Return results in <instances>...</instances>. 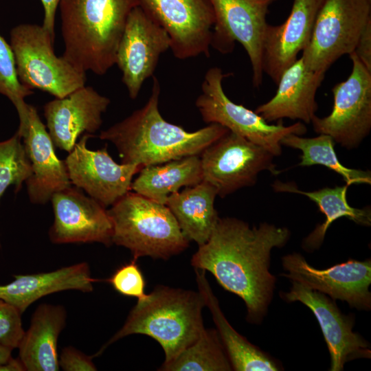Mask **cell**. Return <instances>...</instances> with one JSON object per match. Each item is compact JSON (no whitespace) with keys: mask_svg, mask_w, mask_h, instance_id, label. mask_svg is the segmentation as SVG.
<instances>
[{"mask_svg":"<svg viewBox=\"0 0 371 371\" xmlns=\"http://www.w3.org/2000/svg\"><path fill=\"white\" fill-rule=\"evenodd\" d=\"M284 227L267 223L251 227L236 218H219L208 240L191 259L198 269L210 272L219 284L240 297L247 319L260 324L273 297L276 278L269 271L271 252L286 245Z\"/></svg>","mask_w":371,"mask_h":371,"instance_id":"6da1fadb","label":"cell"},{"mask_svg":"<svg viewBox=\"0 0 371 371\" xmlns=\"http://www.w3.org/2000/svg\"><path fill=\"white\" fill-rule=\"evenodd\" d=\"M160 84L153 77L150 95L144 106L102 131L99 138L111 142L122 164L142 167L199 155L229 130L218 124L193 132L167 122L159 109Z\"/></svg>","mask_w":371,"mask_h":371,"instance_id":"7a4b0ae2","label":"cell"},{"mask_svg":"<svg viewBox=\"0 0 371 371\" xmlns=\"http://www.w3.org/2000/svg\"><path fill=\"white\" fill-rule=\"evenodd\" d=\"M139 0H61L64 57L77 69L104 75L114 65L131 12Z\"/></svg>","mask_w":371,"mask_h":371,"instance_id":"3957f363","label":"cell"},{"mask_svg":"<svg viewBox=\"0 0 371 371\" xmlns=\"http://www.w3.org/2000/svg\"><path fill=\"white\" fill-rule=\"evenodd\" d=\"M204 306L199 291L157 286L144 298L137 300L123 326L95 355L123 337L142 334L161 345L164 363L168 362L196 340L205 328Z\"/></svg>","mask_w":371,"mask_h":371,"instance_id":"277c9868","label":"cell"},{"mask_svg":"<svg viewBox=\"0 0 371 371\" xmlns=\"http://www.w3.org/2000/svg\"><path fill=\"white\" fill-rule=\"evenodd\" d=\"M112 243L128 249L133 258L168 259L184 251L190 240L169 208L128 191L109 210Z\"/></svg>","mask_w":371,"mask_h":371,"instance_id":"5b68a950","label":"cell"},{"mask_svg":"<svg viewBox=\"0 0 371 371\" xmlns=\"http://www.w3.org/2000/svg\"><path fill=\"white\" fill-rule=\"evenodd\" d=\"M54 41L42 25L19 24L10 32V45L19 82L30 90L40 89L63 98L85 86L87 76L56 55Z\"/></svg>","mask_w":371,"mask_h":371,"instance_id":"8992f818","label":"cell"},{"mask_svg":"<svg viewBox=\"0 0 371 371\" xmlns=\"http://www.w3.org/2000/svg\"><path fill=\"white\" fill-rule=\"evenodd\" d=\"M231 74H223L221 68L213 67L205 74L201 93L195 104L203 120L207 124H220L229 131L262 146L273 155L282 153L281 140L294 133L302 135L306 128L300 122L285 126L282 120L269 124L255 111L232 102L225 94L222 82Z\"/></svg>","mask_w":371,"mask_h":371,"instance_id":"52a82bcc","label":"cell"},{"mask_svg":"<svg viewBox=\"0 0 371 371\" xmlns=\"http://www.w3.org/2000/svg\"><path fill=\"white\" fill-rule=\"evenodd\" d=\"M371 19V0H324L310 41L302 51L306 67L324 72L355 49L362 29Z\"/></svg>","mask_w":371,"mask_h":371,"instance_id":"ba28073f","label":"cell"},{"mask_svg":"<svg viewBox=\"0 0 371 371\" xmlns=\"http://www.w3.org/2000/svg\"><path fill=\"white\" fill-rule=\"evenodd\" d=\"M200 155L202 181L221 197L254 186L262 171L279 172L269 151L229 131Z\"/></svg>","mask_w":371,"mask_h":371,"instance_id":"9c48e42d","label":"cell"},{"mask_svg":"<svg viewBox=\"0 0 371 371\" xmlns=\"http://www.w3.org/2000/svg\"><path fill=\"white\" fill-rule=\"evenodd\" d=\"M352 71L332 89L333 106L326 117L311 120L314 131L330 136L347 149L357 148L371 128V71L354 52L348 54Z\"/></svg>","mask_w":371,"mask_h":371,"instance_id":"30bf717a","label":"cell"},{"mask_svg":"<svg viewBox=\"0 0 371 371\" xmlns=\"http://www.w3.org/2000/svg\"><path fill=\"white\" fill-rule=\"evenodd\" d=\"M276 0H210L214 14L211 47L221 54L233 51L236 42L245 49L252 70V83L262 81V41L269 7Z\"/></svg>","mask_w":371,"mask_h":371,"instance_id":"8fae6325","label":"cell"},{"mask_svg":"<svg viewBox=\"0 0 371 371\" xmlns=\"http://www.w3.org/2000/svg\"><path fill=\"white\" fill-rule=\"evenodd\" d=\"M139 6L170 38L174 56H210L215 19L210 0H139Z\"/></svg>","mask_w":371,"mask_h":371,"instance_id":"7c38bea8","label":"cell"},{"mask_svg":"<svg viewBox=\"0 0 371 371\" xmlns=\"http://www.w3.org/2000/svg\"><path fill=\"white\" fill-rule=\"evenodd\" d=\"M170 45L168 33L139 5L131 12L115 58L130 98H137L144 82L153 76L161 55L170 49Z\"/></svg>","mask_w":371,"mask_h":371,"instance_id":"4fadbf2b","label":"cell"},{"mask_svg":"<svg viewBox=\"0 0 371 371\" xmlns=\"http://www.w3.org/2000/svg\"><path fill=\"white\" fill-rule=\"evenodd\" d=\"M282 273L291 280L330 296L333 300L346 302L351 308L368 311L371 308V260L349 259L329 268L318 269L309 265L298 253L282 258Z\"/></svg>","mask_w":371,"mask_h":371,"instance_id":"5bb4252c","label":"cell"},{"mask_svg":"<svg viewBox=\"0 0 371 371\" xmlns=\"http://www.w3.org/2000/svg\"><path fill=\"white\" fill-rule=\"evenodd\" d=\"M91 136L83 135L65 162L71 183L106 207L131 190L133 176L143 167L116 163L106 146L97 150L88 149L87 142Z\"/></svg>","mask_w":371,"mask_h":371,"instance_id":"9a60e30c","label":"cell"},{"mask_svg":"<svg viewBox=\"0 0 371 371\" xmlns=\"http://www.w3.org/2000/svg\"><path fill=\"white\" fill-rule=\"evenodd\" d=\"M289 292H280L286 302H300L315 316L327 344L330 371L343 370L344 364L357 358H370L369 343L353 332L355 318L343 314L335 300L326 295L291 281Z\"/></svg>","mask_w":371,"mask_h":371,"instance_id":"2e32d148","label":"cell"},{"mask_svg":"<svg viewBox=\"0 0 371 371\" xmlns=\"http://www.w3.org/2000/svg\"><path fill=\"white\" fill-rule=\"evenodd\" d=\"M50 201L54 221L49 236L53 243H113V225L107 210L82 190L71 185L55 192Z\"/></svg>","mask_w":371,"mask_h":371,"instance_id":"e0dca14e","label":"cell"},{"mask_svg":"<svg viewBox=\"0 0 371 371\" xmlns=\"http://www.w3.org/2000/svg\"><path fill=\"white\" fill-rule=\"evenodd\" d=\"M111 100L90 86H83L43 107L48 133L54 146L70 153L82 133L92 134L102 124Z\"/></svg>","mask_w":371,"mask_h":371,"instance_id":"ac0fdd59","label":"cell"},{"mask_svg":"<svg viewBox=\"0 0 371 371\" xmlns=\"http://www.w3.org/2000/svg\"><path fill=\"white\" fill-rule=\"evenodd\" d=\"M324 0H294L286 21L267 24L262 41L263 74L277 85L282 73L308 45L317 14Z\"/></svg>","mask_w":371,"mask_h":371,"instance_id":"d6986e66","label":"cell"},{"mask_svg":"<svg viewBox=\"0 0 371 371\" xmlns=\"http://www.w3.org/2000/svg\"><path fill=\"white\" fill-rule=\"evenodd\" d=\"M28 126L22 137L32 173L26 180L30 201L45 204L58 191L72 185L65 160L56 156L54 144L37 109L29 106Z\"/></svg>","mask_w":371,"mask_h":371,"instance_id":"ffe728a7","label":"cell"},{"mask_svg":"<svg viewBox=\"0 0 371 371\" xmlns=\"http://www.w3.org/2000/svg\"><path fill=\"white\" fill-rule=\"evenodd\" d=\"M325 74L308 69L302 57L297 59L282 73L275 95L255 112L267 122L289 118L311 123L318 107L316 92Z\"/></svg>","mask_w":371,"mask_h":371,"instance_id":"44dd1931","label":"cell"},{"mask_svg":"<svg viewBox=\"0 0 371 371\" xmlns=\"http://www.w3.org/2000/svg\"><path fill=\"white\" fill-rule=\"evenodd\" d=\"M13 277L11 282L0 285V299L14 306L21 314L35 301L49 294L67 290L91 292L97 281L91 277L86 262L50 272Z\"/></svg>","mask_w":371,"mask_h":371,"instance_id":"7402d4cb","label":"cell"},{"mask_svg":"<svg viewBox=\"0 0 371 371\" xmlns=\"http://www.w3.org/2000/svg\"><path fill=\"white\" fill-rule=\"evenodd\" d=\"M66 317L62 306L43 304L37 307L18 346L19 358L25 370H59L58 339Z\"/></svg>","mask_w":371,"mask_h":371,"instance_id":"603a6c76","label":"cell"},{"mask_svg":"<svg viewBox=\"0 0 371 371\" xmlns=\"http://www.w3.org/2000/svg\"><path fill=\"white\" fill-rule=\"evenodd\" d=\"M199 291L210 309L217 332L232 367L236 371H277L280 363L240 335L223 315L218 301L205 277V271L195 269Z\"/></svg>","mask_w":371,"mask_h":371,"instance_id":"cb8c5ba5","label":"cell"},{"mask_svg":"<svg viewBox=\"0 0 371 371\" xmlns=\"http://www.w3.org/2000/svg\"><path fill=\"white\" fill-rule=\"evenodd\" d=\"M216 196V189L201 181L171 194L166 201L184 236L198 246L208 240L219 218L214 207Z\"/></svg>","mask_w":371,"mask_h":371,"instance_id":"d4e9b609","label":"cell"},{"mask_svg":"<svg viewBox=\"0 0 371 371\" xmlns=\"http://www.w3.org/2000/svg\"><path fill=\"white\" fill-rule=\"evenodd\" d=\"M138 173L131 190L162 204L181 188L193 186L202 181L201 159L196 155L144 166Z\"/></svg>","mask_w":371,"mask_h":371,"instance_id":"484cf974","label":"cell"},{"mask_svg":"<svg viewBox=\"0 0 371 371\" xmlns=\"http://www.w3.org/2000/svg\"><path fill=\"white\" fill-rule=\"evenodd\" d=\"M272 187L276 192H292L306 196L314 201L319 212L325 215V221L318 225L303 240L302 247L307 251H313L320 247L328 227L338 218L346 217L360 225H371L370 207L355 208L348 204L346 194L349 186L346 183L343 186L324 188L311 192L299 190L292 183H282L280 181H275Z\"/></svg>","mask_w":371,"mask_h":371,"instance_id":"4316f807","label":"cell"},{"mask_svg":"<svg viewBox=\"0 0 371 371\" xmlns=\"http://www.w3.org/2000/svg\"><path fill=\"white\" fill-rule=\"evenodd\" d=\"M335 143L330 136L325 134L306 138L291 133L281 140V145L301 150L299 166H324L341 176L349 186L352 184H370V171L349 168L341 164L335 151Z\"/></svg>","mask_w":371,"mask_h":371,"instance_id":"83f0119b","label":"cell"},{"mask_svg":"<svg viewBox=\"0 0 371 371\" xmlns=\"http://www.w3.org/2000/svg\"><path fill=\"white\" fill-rule=\"evenodd\" d=\"M159 370L229 371L232 367L217 330L204 328L196 340Z\"/></svg>","mask_w":371,"mask_h":371,"instance_id":"f1b7e54d","label":"cell"},{"mask_svg":"<svg viewBox=\"0 0 371 371\" xmlns=\"http://www.w3.org/2000/svg\"><path fill=\"white\" fill-rule=\"evenodd\" d=\"M33 93L19 80L14 54L0 34V94L8 98L14 106L19 119L17 133L21 137L28 126L29 106L25 98Z\"/></svg>","mask_w":371,"mask_h":371,"instance_id":"f546056e","label":"cell"},{"mask_svg":"<svg viewBox=\"0 0 371 371\" xmlns=\"http://www.w3.org/2000/svg\"><path fill=\"white\" fill-rule=\"evenodd\" d=\"M17 132L0 142V199L10 186L19 192L23 183L31 176V164Z\"/></svg>","mask_w":371,"mask_h":371,"instance_id":"4dcf8cb0","label":"cell"},{"mask_svg":"<svg viewBox=\"0 0 371 371\" xmlns=\"http://www.w3.org/2000/svg\"><path fill=\"white\" fill-rule=\"evenodd\" d=\"M107 281L115 291L125 296L140 300L146 295L145 280L135 258L117 269Z\"/></svg>","mask_w":371,"mask_h":371,"instance_id":"1f68e13d","label":"cell"},{"mask_svg":"<svg viewBox=\"0 0 371 371\" xmlns=\"http://www.w3.org/2000/svg\"><path fill=\"white\" fill-rule=\"evenodd\" d=\"M21 313L12 305L0 299V344L15 349L23 335Z\"/></svg>","mask_w":371,"mask_h":371,"instance_id":"d6a6232c","label":"cell"},{"mask_svg":"<svg viewBox=\"0 0 371 371\" xmlns=\"http://www.w3.org/2000/svg\"><path fill=\"white\" fill-rule=\"evenodd\" d=\"M92 358L74 347L67 346L62 350L59 366L65 371H95L97 368Z\"/></svg>","mask_w":371,"mask_h":371,"instance_id":"836d02e7","label":"cell"},{"mask_svg":"<svg viewBox=\"0 0 371 371\" xmlns=\"http://www.w3.org/2000/svg\"><path fill=\"white\" fill-rule=\"evenodd\" d=\"M353 52L367 69L371 71V19L362 29Z\"/></svg>","mask_w":371,"mask_h":371,"instance_id":"e575fe53","label":"cell"},{"mask_svg":"<svg viewBox=\"0 0 371 371\" xmlns=\"http://www.w3.org/2000/svg\"><path fill=\"white\" fill-rule=\"evenodd\" d=\"M61 0H41L44 9L43 26L54 38L55 16Z\"/></svg>","mask_w":371,"mask_h":371,"instance_id":"d590c367","label":"cell"},{"mask_svg":"<svg viewBox=\"0 0 371 371\" xmlns=\"http://www.w3.org/2000/svg\"><path fill=\"white\" fill-rule=\"evenodd\" d=\"M25 368L19 359L11 357L7 361L0 364V371H24Z\"/></svg>","mask_w":371,"mask_h":371,"instance_id":"8d00e7d4","label":"cell"},{"mask_svg":"<svg viewBox=\"0 0 371 371\" xmlns=\"http://www.w3.org/2000/svg\"><path fill=\"white\" fill-rule=\"evenodd\" d=\"M12 349L0 344V364L5 363L12 357Z\"/></svg>","mask_w":371,"mask_h":371,"instance_id":"74e56055","label":"cell"}]
</instances>
